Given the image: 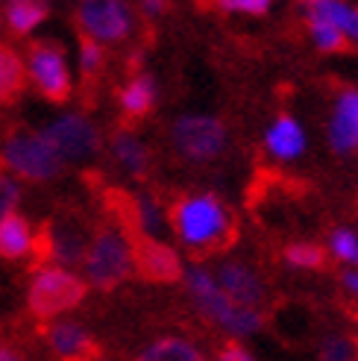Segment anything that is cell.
Masks as SVG:
<instances>
[{
  "instance_id": "obj_1",
  "label": "cell",
  "mask_w": 358,
  "mask_h": 361,
  "mask_svg": "<svg viewBox=\"0 0 358 361\" xmlns=\"http://www.w3.org/2000/svg\"><path fill=\"white\" fill-rule=\"evenodd\" d=\"M165 224L194 264L223 256L241 241V221L218 194L168 191L159 194Z\"/></svg>"
},
{
  "instance_id": "obj_2",
  "label": "cell",
  "mask_w": 358,
  "mask_h": 361,
  "mask_svg": "<svg viewBox=\"0 0 358 361\" xmlns=\"http://www.w3.org/2000/svg\"><path fill=\"white\" fill-rule=\"evenodd\" d=\"M82 270H85V282L94 285L97 291H115L135 274L130 238L109 218L94 226V238L82 262Z\"/></svg>"
},
{
  "instance_id": "obj_3",
  "label": "cell",
  "mask_w": 358,
  "mask_h": 361,
  "mask_svg": "<svg viewBox=\"0 0 358 361\" xmlns=\"http://www.w3.org/2000/svg\"><path fill=\"white\" fill-rule=\"evenodd\" d=\"M0 161L30 183H50L65 171V159L53 150V144L42 133L30 130H15L6 135L0 144Z\"/></svg>"
},
{
  "instance_id": "obj_4",
  "label": "cell",
  "mask_w": 358,
  "mask_h": 361,
  "mask_svg": "<svg viewBox=\"0 0 358 361\" xmlns=\"http://www.w3.org/2000/svg\"><path fill=\"white\" fill-rule=\"evenodd\" d=\"M88 285L74 276L68 267H42L35 270L27 291V305L39 320H53L85 300Z\"/></svg>"
},
{
  "instance_id": "obj_5",
  "label": "cell",
  "mask_w": 358,
  "mask_h": 361,
  "mask_svg": "<svg viewBox=\"0 0 358 361\" xmlns=\"http://www.w3.org/2000/svg\"><path fill=\"white\" fill-rule=\"evenodd\" d=\"M229 144L226 123L211 115H188L179 118L171 130V147L179 159L191 161V165H209V161L221 159Z\"/></svg>"
},
{
  "instance_id": "obj_6",
  "label": "cell",
  "mask_w": 358,
  "mask_h": 361,
  "mask_svg": "<svg viewBox=\"0 0 358 361\" xmlns=\"http://www.w3.org/2000/svg\"><path fill=\"white\" fill-rule=\"evenodd\" d=\"M27 71L30 80L47 103H68L74 94V82H70V71L65 62V47L53 39H39L27 50Z\"/></svg>"
},
{
  "instance_id": "obj_7",
  "label": "cell",
  "mask_w": 358,
  "mask_h": 361,
  "mask_svg": "<svg viewBox=\"0 0 358 361\" xmlns=\"http://www.w3.org/2000/svg\"><path fill=\"white\" fill-rule=\"evenodd\" d=\"M77 32L100 44H118L132 32V12L123 0H85L77 9Z\"/></svg>"
},
{
  "instance_id": "obj_8",
  "label": "cell",
  "mask_w": 358,
  "mask_h": 361,
  "mask_svg": "<svg viewBox=\"0 0 358 361\" xmlns=\"http://www.w3.org/2000/svg\"><path fill=\"white\" fill-rule=\"evenodd\" d=\"M132 270L141 282H150V285H176L185 279V267L179 252L150 235H141L132 244Z\"/></svg>"
},
{
  "instance_id": "obj_9",
  "label": "cell",
  "mask_w": 358,
  "mask_h": 361,
  "mask_svg": "<svg viewBox=\"0 0 358 361\" xmlns=\"http://www.w3.org/2000/svg\"><path fill=\"white\" fill-rule=\"evenodd\" d=\"M185 294L194 305V314L203 323H209L211 329H226L229 317L238 309V305L221 291L214 274H209L203 264H194L185 274Z\"/></svg>"
},
{
  "instance_id": "obj_10",
  "label": "cell",
  "mask_w": 358,
  "mask_h": 361,
  "mask_svg": "<svg viewBox=\"0 0 358 361\" xmlns=\"http://www.w3.org/2000/svg\"><path fill=\"white\" fill-rule=\"evenodd\" d=\"M214 279H218L221 291L235 305H241V309H261V312H267V302H271V288H267L261 270L253 267L249 262H244V259H226V262H221Z\"/></svg>"
},
{
  "instance_id": "obj_11",
  "label": "cell",
  "mask_w": 358,
  "mask_h": 361,
  "mask_svg": "<svg viewBox=\"0 0 358 361\" xmlns=\"http://www.w3.org/2000/svg\"><path fill=\"white\" fill-rule=\"evenodd\" d=\"M42 135L53 144L65 161L68 159H88L100 150V133L94 130L92 121H85L82 115H65L59 121H53L44 126Z\"/></svg>"
},
{
  "instance_id": "obj_12",
  "label": "cell",
  "mask_w": 358,
  "mask_h": 361,
  "mask_svg": "<svg viewBox=\"0 0 358 361\" xmlns=\"http://www.w3.org/2000/svg\"><path fill=\"white\" fill-rule=\"evenodd\" d=\"M44 341L56 361H106L103 344L77 323H50Z\"/></svg>"
},
{
  "instance_id": "obj_13",
  "label": "cell",
  "mask_w": 358,
  "mask_h": 361,
  "mask_svg": "<svg viewBox=\"0 0 358 361\" xmlns=\"http://www.w3.org/2000/svg\"><path fill=\"white\" fill-rule=\"evenodd\" d=\"M329 147L338 156H350L358 150V88L352 85L338 88L329 118Z\"/></svg>"
},
{
  "instance_id": "obj_14",
  "label": "cell",
  "mask_w": 358,
  "mask_h": 361,
  "mask_svg": "<svg viewBox=\"0 0 358 361\" xmlns=\"http://www.w3.org/2000/svg\"><path fill=\"white\" fill-rule=\"evenodd\" d=\"M121 106V130H135L141 121H147L156 109V85L150 74H132L127 85L118 88Z\"/></svg>"
},
{
  "instance_id": "obj_15",
  "label": "cell",
  "mask_w": 358,
  "mask_h": 361,
  "mask_svg": "<svg viewBox=\"0 0 358 361\" xmlns=\"http://www.w3.org/2000/svg\"><path fill=\"white\" fill-rule=\"evenodd\" d=\"M300 4L309 15L306 21L329 24L358 42V9H352L350 4H344V0H300Z\"/></svg>"
},
{
  "instance_id": "obj_16",
  "label": "cell",
  "mask_w": 358,
  "mask_h": 361,
  "mask_svg": "<svg viewBox=\"0 0 358 361\" xmlns=\"http://www.w3.org/2000/svg\"><path fill=\"white\" fill-rule=\"evenodd\" d=\"M109 147H112L115 161H118V165L127 171L130 176H135V179H147V176H150V168H153L150 153H147V147H144V144H141L130 130L112 133Z\"/></svg>"
},
{
  "instance_id": "obj_17",
  "label": "cell",
  "mask_w": 358,
  "mask_h": 361,
  "mask_svg": "<svg viewBox=\"0 0 358 361\" xmlns=\"http://www.w3.org/2000/svg\"><path fill=\"white\" fill-rule=\"evenodd\" d=\"M32 241H35V232L24 214L12 212L0 221V259L18 262L32 256Z\"/></svg>"
},
{
  "instance_id": "obj_18",
  "label": "cell",
  "mask_w": 358,
  "mask_h": 361,
  "mask_svg": "<svg viewBox=\"0 0 358 361\" xmlns=\"http://www.w3.org/2000/svg\"><path fill=\"white\" fill-rule=\"evenodd\" d=\"M132 361H209V358L194 341L179 338V335H165L153 341V344H147Z\"/></svg>"
},
{
  "instance_id": "obj_19",
  "label": "cell",
  "mask_w": 358,
  "mask_h": 361,
  "mask_svg": "<svg viewBox=\"0 0 358 361\" xmlns=\"http://www.w3.org/2000/svg\"><path fill=\"white\" fill-rule=\"evenodd\" d=\"M264 144H267V150L279 159H297L302 153V147H306V135H302L300 123L288 112H282L276 118V123L267 130Z\"/></svg>"
},
{
  "instance_id": "obj_20",
  "label": "cell",
  "mask_w": 358,
  "mask_h": 361,
  "mask_svg": "<svg viewBox=\"0 0 358 361\" xmlns=\"http://www.w3.org/2000/svg\"><path fill=\"white\" fill-rule=\"evenodd\" d=\"M27 88V65L21 53L0 42V106H9L24 94Z\"/></svg>"
},
{
  "instance_id": "obj_21",
  "label": "cell",
  "mask_w": 358,
  "mask_h": 361,
  "mask_svg": "<svg viewBox=\"0 0 358 361\" xmlns=\"http://www.w3.org/2000/svg\"><path fill=\"white\" fill-rule=\"evenodd\" d=\"M282 262L297 270H314V274H326L332 264V252L320 247L317 241H291L282 247Z\"/></svg>"
},
{
  "instance_id": "obj_22",
  "label": "cell",
  "mask_w": 358,
  "mask_h": 361,
  "mask_svg": "<svg viewBox=\"0 0 358 361\" xmlns=\"http://www.w3.org/2000/svg\"><path fill=\"white\" fill-rule=\"evenodd\" d=\"M50 15L47 0H6V21L12 32L27 35Z\"/></svg>"
},
{
  "instance_id": "obj_23",
  "label": "cell",
  "mask_w": 358,
  "mask_h": 361,
  "mask_svg": "<svg viewBox=\"0 0 358 361\" xmlns=\"http://www.w3.org/2000/svg\"><path fill=\"white\" fill-rule=\"evenodd\" d=\"M80 71H82V82H85V97L94 94V85L100 82L103 71H106V50L100 42L88 39L80 32Z\"/></svg>"
},
{
  "instance_id": "obj_24",
  "label": "cell",
  "mask_w": 358,
  "mask_h": 361,
  "mask_svg": "<svg viewBox=\"0 0 358 361\" xmlns=\"http://www.w3.org/2000/svg\"><path fill=\"white\" fill-rule=\"evenodd\" d=\"M317 361H358V335L355 332L329 335L323 344H320Z\"/></svg>"
},
{
  "instance_id": "obj_25",
  "label": "cell",
  "mask_w": 358,
  "mask_h": 361,
  "mask_svg": "<svg viewBox=\"0 0 358 361\" xmlns=\"http://www.w3.org/2000/svg\"><path fill=\"white\" fill-rule=\"evenodd\" d=\"M306 27L311 32L314 44L323 53H352L355 50L352 39H350V35H344L341 30H335L329 24H317V21H306Z\"/></svg>"
},
{
  "instance_id": "obj_26",
  "label": "cell",
  "mask_w": 358,
  "mask_h": 361,
  "mask_svg": "<svg viewBox=\"0 0 358 361\" xmlns=\"http://www.w3.org/2000/svg\"><path fill=\"white\" fill-rule=\"evenodd\" d=\"M329 252H332V259H338L341 264L358 267V232H352L347 226L329 229Z\"/></svg>"
},
{
  "instance_id": "obj_27",
  "label": "cell",
  "mask_w": 358,
  "mask_h": 361,
  "mask_svg": "<svg viewBox=\"0 0 358 361\" xmlns=\"http://www.w3.org/2000/svg\"><path fill=\"white\" fill-rule=\"evenodd\" d=\"M18 200H21V188H18L9 176L0 173V221H4L6 214H12V212H15Z\"/></svg>"
},
{
  "instance_id": "obj_28",
  "label": "cell",
  "mask_w": 358,
  "mask_h": 361,
  "mask_svg": "<svg viewBox=\"0 0 358 361\" xmlns=\"http://www.w3.org/2000/svg\"><path fill=\"white\" fill-rule=\"evenodd\" d=\"M214 361H256L253 353H249L238 338H226L221 341V347H218V358Z\"/></svg>"
},
{
  "instance_id": "obj_29",
  "label": "cell",
  "mask_w": 358,
  "mask_h": 361,
  "mask_svg": "<svg viewBox=\"0 0 358 361\" xmlns=\"http://www.w3.org/2000/svg\"><path fill=\"white\" fill-rule=\"evenodd\" d=\"M168 6H171V0H141V15H144V18H156V15L168 12Z\"/></svg>"
},
{
  "instance_id": "obj_30",
  "label": "cell",
  "mask_w": 358,
  "mask_h": 361,
  "mask_svg": "<svg viewBox=\"0 0 358 361\" xmlns=\"http://www.w3.org/2000/svg\"><path fill=\"white\" fill-rule=\"evenodd\" d=\"M0 361H24L18 353H12V350H6V347H0Z\"/></svg>"
},
{
  "instance_id": "obj_31",
  "label": "cell",
  "mask_w": 358,
  "mask_h": 361,
  "mask_svg": "<svg viewBox=\"0 0 358 361\" xmlns=\"http://www.w3.org/2000/svg\"><path fill=\"white\" fill-rule=\"evenodd\" d=\"M355 212H358V197H355Z\"/></svg>"
}]
</instances>
